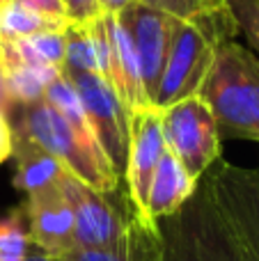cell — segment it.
<instances>
[{
    "mask_svg": "<svg viewBox=\"0 0 259 261\" xmlns=\"http://www.w3.org/2000/svg\"><path fill=\"white\" fill-rule=\"evenodd\" d=\"M106 32H108V44H110V58H108V73L106 81L113 85L117 96L128 110H140L149 108V99H147L145 90H142L140 81V64H138V55L133 50L131 37L124 30L117 16H103Z\"/></svg>",
    "mask_w": 259,
    "mask_h": 261,
    "instance_id": "7c38bea8",
    "label": "cell"
},
{
    "mask_svg": "<svg viewBox=\"0 0 259 261\" xmlns=\"http://www.w3.org/2000/svg\"><path fill=\"white\" fill-rule=\"evenodd\" d=\"M14 96L9 92V83H7V69H5V62H3V55H0V115L7 117L14 108Z\"/></svg>",
    "mask_w": 259,
    "mask_h": 261,
    "instance_id": "cb8c5ba5",
    "label": "cell"
},
{
    "mask_svg": "<svg viewBox=\"0 0 259 261\" xmlns=\"http://www.w3.org/2000/svg\"><path fill=\"white\" fill-rule=\"evenodd\" d=\"M14 153V130L5 115H0V163L12 158Z\"/></svg>",
    "mask_w": 259,
    "mask_h": 261,
    "instance_id": "603a6c76",
    "label": "cell"
},
{
    "mask_svg": "<svg viewBox=\"0 0 259 261\" xmlns=\"http://www.w3.org/2000/svg\"><path fill=\"white\" fill-rule=\"evenodd\" d=\"M161 128L168 151L193 179H200L220 158L218 124L197 94L161 110Z\"/></svg>",
    "mask_w": 259,
    "mask_h": 261,
    "instance_id": "8992f818",
    "label": "cell"
},
{
    "mask_svg": "<svg viewBox=\"0 0 259 261\" xmlns=\"http://www.w3.org/2000/svg\"><path fill=\"white\" fill-rule=\"evenodd\" d=\"M14 161H16V176L14 184L25 197L37 195L41 190H50L62 184L67 167L37 142L25 138L23 133H14Z\"/></svg>",
    "mask_w": 259,
    "mask_h": 261,
    "instance_id": "5bb4252c",
    "label": "cell"
},
{
    "mask_svg": "<svg viewBox=\"0 0 259 261\" xmlns=\"http://www.w3.org/2000/svg\"><path fill=\"white\" fill-rule=\"evenodd\" d=\"M161 261H248L204 174L174 216L156 220Z\"/></svg>",
    "mask_w": 259,
    "mask_h": 261,
    "instance_id": "3957f363",
    "label": "cell"
},
{
    "mask_svg": "<svg viewBox=\"0 0 259 261\" xmlns=\"http://www.w3.org/2000/svg\"><path fill=\"white\" fill-rule=\"evenodd\" d=\"M197 96L214 113L220 140L259 142V55L250 48L223 41Z\"/></svg>",
    "mask_w": 259,
    "mask_h": 261,
    "instance_id": "7a4b0ae2",
    "label": "cell"
},
{
    "mask_svg": "<svg viewBox=\"0 0 259 261\" xmlns=\"http://www.w3.org/2000/svg\"><path fill=\"white\" fill-rule=\"evenodd\" d=\"M30 248L25 211L16 206L0 218V261H25Z\"/></svg>",
    "mask_w": 259,
    "mask_h": 261,
    "instance_id": "e0dca14e",
    "label": "cell"
},
{
    "mask_svg": "<svg viewBox=\"0 0 259 261\" xmlns=\"http://www.w3.org/2000/svg\"><path fill=\"white\" fill-rule=\"evenodd\" d=\"M140 3L151 5V7H156V9H163V12L186 21V18H193L202 12L223 7L225 0H140Z\"/></svg>",
    "mask_w": 259,
    "mask_h": 261,
    "instance_id": "ffe728a7",
    "label": "cell"
},
{
    "mask_svg": "<svg viewBox=\"0 0 259 261\" xmlns=\"http://www.w3.org/2000/svg\"><path fill=\"white\" fill-rule=\"evenodd\" d=\"M23 211H25L32 248L58 259L67 257L71 250H76L73 213L62 193V184L25 197Z\"/></svg>",
    "mask_w": 259,
    "mask_h": 261,
    "instance_id": "8fae6325",
    "label": "cell"
},
{
    "mask_svg": "<svg viewBox=\"0 0 259 261\" xmlns=\"http://www.w3.org/2000/svg\"><path fill=\"white\" fill-rule=\"evenodd\" d=\"M227 7H216L193 18H179L172 48L154 96V108L163 110L182 99L195 96L223 41L237 35Z\"/></svg>",
    "mask_w": 259,
    "mask_h": 261,
    "instance_id": "277c9868",
    "label": "cell"
},
{
    "mask_svg": "<svg viewBox=\"0 0 259 261\" xmlns=\"http://www.w3.org/2000/svg\"><path fill=\"white\" fill-rule=\"evenodd\" d=\"M133 0H99V7L103 16H117L131 5Z\"/></svg>",
    "mask_w": 259,
    "mask_h": 261,
    "instance_id": "d4e9b609",
    "label": "cell"
},
{
    "mask_svg": "<svg viewBox=\"0 0 259 261\" xmlns=\"http://www.w3.org/2000/svg\"><path fill=\"white\" fill-rule=\"evenodd\" d=\"M62 193L73 213L76 250L113 248L122 241L136 216L126 193H99L76 179L71 172H64L62 176Z\"/></svg>",
    "mask_w": 259,
    "mask_h": 261,
    "instance_id": "5b68a950",
    "label": "cell"
},
{
    "mask_svg": "<svg viewBox=\"0 0 259 261\" xmlns=\"http://www.w3.org/2000/svg\"><path fill=\"white\" fill-rule=\"evenodd\" d=\"M197 181L200 179H193L184 170L182 163L165 149V153L159 161V167L151 176L149 193H147V218H149V222L174 216L193 197Z\"/></svg>",
    "mask_w": 259,
    "mask_h": 261,
    "instance_id": "4fadbf2b",
    "label": "cell"
},
{
    "mask_svg": "<svg viewBox=\"0 0 259 261\" xmlns=\"http://www.w3.org/2000/svg\"><path fill=\"white\" fill-rule=\"evenodd\" d=\"M163 128H161V110L149 106L131 113V135H128V153L124 165L122 181L126 184V197L131 202L136 216L142 222L147 218V193L149 184L159 167L161 156L165 153ZM154 225V222H149Z\"/></svg>",
    "mask_w": 259,
    "mask_h": 261,
    "instance_id": "30bf717a",
    "label": "cell"
},
{
    "mask_svg": "<svg viewBox=\"0 0 259 261\" xmlns=\"http://www.w3.org/2000/svg\"><path fill=\"white\" fill-rule=\"evenodd\" d=\"M62 261H161V243L156 222H142L133 216L126 234L113 248L101 250H71Z\"/></svg>",
    "mask_w": 259,
    "mask_h": 261,
    "instance_id": "9a60e30c",
    "label": "cell"
},
{
    "mask_svg": "<svg viewBox=\"0 0 259 261\" xmlns=\"http://www.w3.org/2000/svg\"><path fill=\"white\" fill-rule=\"evenodd\" d=\"M3 3H5V0H0V5H3Z\"/></svg>",
    "mask_w": 259,
    "mask_h": 261,
    "instance_id": "4316f807",
    "label": "cell"
},
{
    "mask_svg": "<svg viewBox=\"0 0 259 261\" xmlns=\"http://www.w3.org/2000/svg\"><path fill=\"white\" fill-rule=\"evenodd\" d=\"M18 5H25L32 12H39L44 16H53V18H67L64 12V3L62 0H14Z\"/></svg>",
    "mask_w": 259,
    "mask_h": 261,
    "instance_id": "7402d4cb",
    "label": "cell"
},
{
    "mask_svg": "<svg viewBox=\"0 0 259 261\" xmlns=\"http://www.w3.org/2000/svg\"><path fill=\"white\" fill-rule=\"evenodd\" d=\"M25 261H62V259L50 257V254L41 252V250H37V248H30V254H28V259H25Z\"/></svg>",
    "mask_w": 259,
    "mask_h": 261,
    "instance_id": "484cf974",
    "label": "cell"
},
{
    "mask_svg": "<svg viewBox=\"0 0 259 261\" xmlns=\"http://www.w3.org/2000/svg\"><path fill=\"white\" fill-rule=\"evenodd\" d=\"M62 73L71 81L101 149L106 151V156L110 158V163L122 176L128 153V135H131V110L122 103V99L113 90V85L101 73Z\"/></svg>",
    "mask_w": 259,
    "mask_h": 261,
    "instance_id": "52a82bcc",
    "label": "cell"
},
{
    "mask_svg": "<svg viewBox=\"0 0 259 261\" xmlns=\"http://www.w3.org/2000/svg\"><path fill=\"white\" fill-rule=\"evenodd\" d=\"M62 71L73 73V71H96V55L94 46H92V37L87 25H73L69 23L67 28V50H64V64Z\"/></svg>",
    "mask_w": 259,
    "mask_h": 261,
    "instance_id": "ac0fdd59",
    "label": "cell"
},
{
    "mask_svg": "<svg viewBox=\"0 0 259 261\" xmlns=\"http://www.w3.org/2000/svg\"><path fill=\"white\" fill-rule=\"evenodd\" d=\"M248 261H259V170L216 161L204 172Z\"/></svg>",
    "mask_w": 259,
    "mask_h": 261,
    "instance_id": "9c48e42d",
    "label": "cell"
},
{
    "mask_svg": "<svg viewBox=\"0 0 259 261\" xmlns=\"http://www.w3.org/2000/svg\"><path fill=\"white\" fill-rule=\"evenodd\" d=\"M119 23L131 37L133 50L140 64V81L149 103L154 106V96L159 90L161 76H163L165 62H168L170 48H172L174 30L179 18L172 14L133 0L122 14H117Z\"/></svg>",
    "mask_w": 259,
    "mask_h": 261,
    "instance_id": "ba28073f",
    "label": "cell"
},
{
    "mask_svg": "<svg viewBox=\"0 0 259 261\" xmlns=\"http://www.w3.org/2000/svg\"><path fill=\"white\" fill-rule=\"evenodd\" d=\"M64 12H67V21L73 25H90L96 18H101L99 0H62Z\"/></svg>",
    "mask_w": 259,
    "mask_h": 261,
    "instance_id": "44dd1931",
    "label": "cell"
},
{
    "mask_svg": "<svg viewBox=\"0 0 259 261\" xmlns=\"http://www.w3.org/2000/svg\"><path fill=\"white\" fill-rule=\"evenodd\" d=\"M229 16L239 32H243L252 53L259 55V0H225Z\"/></svg>",
    "mask_w": 259,
    "mask_h": 261,
    "instance_id": "d6986e66",
    "label": "cell"
},
{
    "mask_svg": "<svg viewBox=\"0 0 259 261\" xmlns=\"http://www.w3.org/2000/svg\"><path fill=\"white\" fill-rule=\"evenodd\" d=\"M67 28V18L44 16L14 0H5L0 5V41H21L44 32H64Z\"/></svg>",
    "mask_w": 259,
    "mask_h": 261,
    "instance_id": "2e32d148",
    "label": "cell"
},
{
    "mask_svg": "<svg viewBox=\"0 0 259 261\" xmlns=\"http://www.w3.org/2000/svg\"><path fill=\"white\" fill-rule=\"evenodd\" d=\"M14 133H23L53 153L67 172L99 193L119 190L122 176L101 149L92 126H73L44 99L14 103L7 115Z\"/></svg>",
    "mask_w": 259,
    "mask_h": 261,
    "instance_id": "6da1fadb",
    "label": "cell"
}]
</instances>
